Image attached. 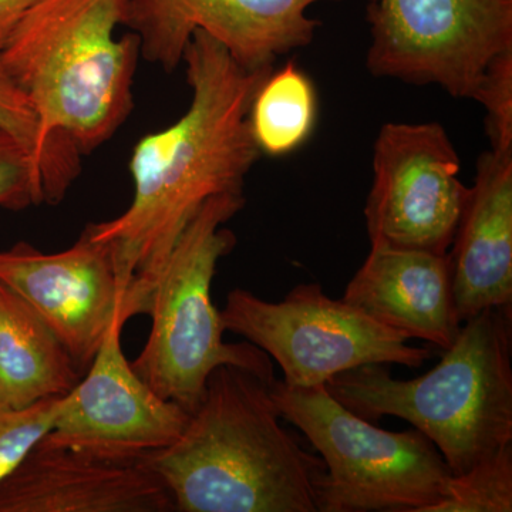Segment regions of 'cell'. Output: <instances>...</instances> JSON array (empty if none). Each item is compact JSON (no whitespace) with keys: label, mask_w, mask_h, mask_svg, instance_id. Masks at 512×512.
Instances as JSON below:
<instances>
[{"label":"cell","mask_w":512,"mask_h":512,"mask_svg":"<svg viewBox=\"0 0 512 512\" xmlns=\"http://www.w3.org/2000/svg\"><path fill=\"white\" fill-rule=\"evenodd\" d=\"M183 63L190 106L171 126L134 147V195L127 210L87 225L110 248L121 279L151 293L165 259L202 205L218 195H244L247 175L261 156L249 111L274 70L245 69L201 30L185 47Z\"/></svg>","instance_id":"obj_1"},{"label":"cell","mask_w":512,"mask_h":512,"mask_svg":"<svg viewBox=\"0 0 512 512\" xmlns=\"http://www.w3.org/2000/svg\"><path fill=\"white\" fill-rule=\"evenodd\" d=\"M128 0H40L0 52L35 111V156L45 202L59 204L80 154L110 140L130 117L140 43L117 39Z\"/></svg>","instance_id":"obj_2"},{"label":"cell","mask_w":512,"mask_h":512,"mask_svg":"<svg viewBox=\"0 0 512 512\" xmlns=\"http://www.w3.org/2000/svg\"><path fill=\"white\" fill-rule=\"evenodd\" d=\"M272 380L212 370L183 433L148 454L178 512H318L322 458L281 424Z\"/></svg>","instance_id":"obj_3"},{"label":"cell","mask_w":512,"mask_h":512,"mask_svg":"<svg viewBox=\"0 0 512 512\" xmlns=\"http://www.w3.org/2000/svg\"><path fill=\"white\" fill-rule=\"evenodd\" d=\"M326 390L369 421H409L463 474L512 443V306L485 309L461 326L439 365L412 380L387 365H363L330 377Z\"/></svg>","instance_id":"obj_4"},{"label":"cell","mask_w":512,"mask_h":512,"mask_svg":"<svg viewBox=\"0 0 512 512\" xmlns=\"http://www.w3.org/2000/svg\"><path fill=\"white\" fill-rule=\"evenodd\" d=\"M245 195L205 202L165 259L151 293V330L131 367L163 399L188 413L198 406L215 367L234 365L274 380L271 357L252 343L224 342L221 313L211 298L220 259L237 244L225 227Z\"/></svg>","instance_id":"obj_5"},{"label":"cell","mask_w":512,"mask_h":512,"mask_svg":"<svg viewBox=\"0 0 512 512\" xmlns=\"http://www.w3.org/2000/svg\"><path fill=\"white\" fill-rule=\"evenodd\" d=\"M282 420L298 427L325 463L318 512H430L450 467L421 431H387L350 412L325 386L272 380Z\"/></svg>","instance_id":"obj_6"},{"label":"cell","mask_w":512,"mask_h":512,"mask_svg":"<svg viewBox=\"0 0 512 512\" xmlns=\"http://www.w3.org/2000/svg\"><path fill=\"white\" fill-rule=\"evenodd\" d=\"M220 313L224 329L276 360L282 382L292 387L325 386L330 377L372 363L419 369L431 357L429 348H413L350 303L329 298L319 284L295 286L281 302L232 289Z\"/></svg>","instance_id":"obj_7"},{"label":"cell","mask_w":512,"mask_h":512,"mask_svg":"<svg viewBox=\"0 0 512 512\" xmlns=\"http://www.w3.org/2000/svg\"><path fill=\"white\" fill-rule=\"evenodd\" d=\"M370 74L434 84L473 100L494 57L512 49V0H365Z\"/></svg>","instance_id":"obj_8"},{"label":"cell","mask_w":512,"mask_h":512,"mask_svg":"<svg viewBox=\"0 0 512 512\" xmlns=\"http://www.w3.org/2000/svg\"><path fill=\"white\" fill-rule=\"evenodd\" d=\"M373 151L370 245L447 254L471 195L447 131L439 123H387Z\"/></svg>","instance_id":"obj_9"},{"label":"cell","mask_w":512,"mask_h":512,"mask_svg":"<svg viewBox=\"0 0 512 512\" xmlns=\"http://www.w3.org/2000/svg\"><path fill=\"white\" fill-rule=\"evenodd\" d=\"M0 282L39 313L83 373L114 325L150 312L151 293L121 279L110 248L87 225L55 254L28 242L0 251Z\"/></svg>","instance_id":"obj_10"},{"label":"cell","mask_w":512,"mask_h":512,"mask_svg":"<svg viewBox=\"0 0 512 512\" xmlns=\"http://www.w3.org/2000/svg\"><path fill=\"white\" fill-rule=\"evenodd\" d=\"M342 0H128L123 26L148 63L174 72L197 30L207 33L248 70L274 69L279 56L311 45L316 3Z\"/></svg>","instance_id":"obj_11"},{"label":"cell","mask_w":512,"mask_h":512,"mask_svg":"<svg viewBox=\"0 0 512 512\" xmlns=\"http://www.w3.org/2000/svg\"><path fill=\"white\" fill-rule=\"evenodd\" d=\"M148 454L45 436L0 483V512H168L170 490Z\"/></svg>","instance_id":"obj_12"},{"label":"cell","mask_w":512,"mask_h":512,"mask_svg":"<svg viewBox=\"0 0 512 512\" xmlns=\"http://www.w3.org/2000/svg\"><path fill=\"white\" fill-rule=\"evenodd\" d=\"M123 328L117 323L109 330L80 382L60 399L49 439L147 454L170 446L183 433L190 413L158 396L137 375L121 346Z\"/></svg>","instance_id":"obj_13"},{"label":"cell","mask_w":512,"mask_h":512,"mask_svg":"<svg viewBox=\"0 0 512 512\" xmlns=\"http://www.w3.org/2000/svg\"><path fill=\"white\" fill-rule=\"evenodd\" d=\"M342 299L407 340H423L441 352L456 342L463 326L448 252L370 245Z\"/></svg>","instance_id":"obj_14"},{"label":"cell","mask_w":512,"mask_h":512,"mask_svg":"<svg viewBox=\"0 0 512 512\" xmlns=\"http://www.w3.org/2000/svg\"><path fill=\"white\" fill-rule=\"evenodd\" d=\"M448 251L461 322L512 306V156L485 151Z\"/></svg>","instance_id":"obj_15"},{"label":"cell","mask_w":512,"mask_h":512,"mask_svg":"<svg viewBox=\"0 0 512 512\" xmlns=\"http://www.w3.org/2000/svg\"><path fill=\"white\" fill-rule=\"evenodd\" d=\"M82 377L39 313L0 282V403L26 409L66 396Z\"/></svg>","instance_id":"obj_16"},{"label":"cell","mask_w":512,"mask_h":512,"mask_svg":"<svg viewBox=\"0 0 512 512\" xmlns=\"http://www.w3.org/2000/svg\"><path fill=\"white\" fill-rule=\"evenodd\" d=\"M316 116L315 86L295 63L288 62L278 72L272 70L259 87L249 123L261 153L282 157L308 141Z\"/></svg>","instance_id":"obj_17"},{"label":"cell","mask_w":512,"mask_h":512,"mask_svg":"<svg viewBox=\"0 0 512 512\" xmlns=\"http://www.w3.org/2000/svg\"><path fill=\"white\" fill-rule=\"evenodd\" d=\"M512 443L463 474H453L446 495L430 512H511Z\"/></svg>","instance_id":"obj_18"},{"label":"cell","mask_w":512,"mask_h":512,"mask_svg":"<svg viewBox=\"0 0 512 512\" xmlns=\"http://www.w3.org/2000/svg\"><path fill=\"white\" fill-rule=\"evenodd\" d=\"M45 202L32 147L0 123V208L22 211Z\"/></svg>","instance_id":"obj_19"},{"label":"cell","mask_w":512,"mask_h":512,"mask_svg":"<svg viewBox=\"0 0 512 512\" xmlns=\"http://www.w3.org/2000/svg\"><path fill=\"white\" fill-rule=\"evenodd\" d=\"M60 399L43 400L26 409L0 403V483L52 430Z\"/></svg>","instance_id":"obj_20"},{"label":"cell","mask_w":512,"mask_h":512,"mask_svg":"<svg viewBox=\"0 0 512 512\" xmlns=\"http://www.w3.org/2000/svg\"><path fill=\"white\" fill-rule=\"evenodd\" d=\"M473 100L484 107L491 151L512 156V49L488 64Z\"/></svg>","instance_id":"obj_21"},{"label":"cell","mask_w":512,"mask_h":512,"mask_svg":"<svg viewBox=\"0 0 512 512\" xmlns=\"http://www.w3.org/2000/svg\"><path fill=\"white\" fill-rule=\"evenodd\" d=\"M0 123L32 147L35 154L37 123L28 97L10 79L0 63ZM36 158V156H35Z\"/></svg>","instance_id":"obj_22"},{"label":"cell","mask_w":512,"mask_h":512,"mask_svg":"<svg viewBox=\"0 0 512 512\" xmlns=\"http://www.w3.org/2000/svg\"><path fill=\"white\" fill-rule=\"evenodd\" d=\"M37 2L40 0H0V52Z\"/></svg>","instance_id":"obj_23"}]
</instances>
